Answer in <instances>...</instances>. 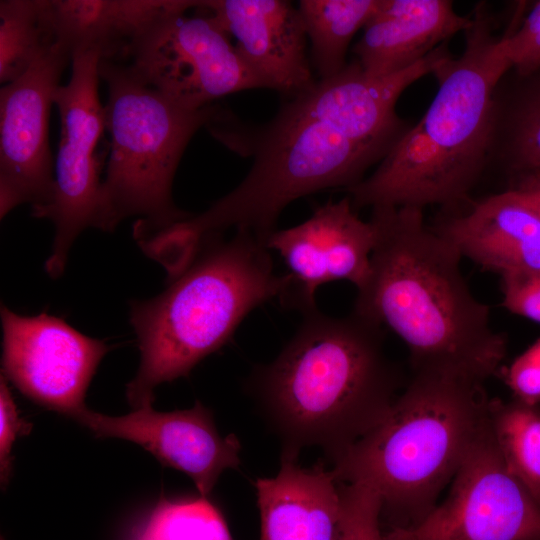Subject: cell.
Returning <instances> with one entry per match:
<instances>
[{
  "label": "cell",
  "instance_id": "6da1fadb",
  "mask_svg": "<svg viewBox=\"0 0 540 540\" xmlns=\"http://www.w3.org/2000/svg\"><path fill=\"white\" fill-rule=\"evenodd\" d=\"M376 229L369 276L353 311L395 333L414 371L485 383L501 374L507 339L471 292L461 256L416 207L372 208Z\"/></svg>",
  "mask_w": 540,
  "mask_h": 540
},
{
  "label": "cell",
  "instance_id": "7a4b0ae2",
  "mask_svg": "<svg viewBox=\"0 0 540 540\" xmlns=\"http://www.w3.org/2000/svg\"><path fill=\"white\" fill-rule=\"evenodd\" d=\"M402 383L381 326L354 311L331 317L317 308L272 362L254 368L246 389L279 439L281 459L297 461L317 446L333 462L382 420Z\"/></svg>",
  "mask_w": 540,
  "mask_h": 540
},
{
  "label": "cell",
  "instance_id": "3957f363",
  "mask_svg": "<svg viewBox=\"0 0 540 540\" xmlns=\"http://www.w3.org/2000/svg\"><path fill=\"white\" fill-rule=\"evenodd\" d=\"M465 47L433 73L437 92L366 179L347 189L353 208L451 207L467 198L495 143L496 87L511 68L494 35V20L477 6Z\"/></svg>",
  "mask_w": 540,
  "mask_h": 540
},
{
  "label": "cell",
  "instance_id": "277c9868",
  "mask_svg": "<svg viewBox=\"0 0 540 540\" xmlns=\"http://www.w3.org/2000/svg\"><path fill=\"white\" fill-rule=\"evenodd\" d=\"M490 403L483 382L414 371L382 420L331 469L338 482L378 493L389 528L414 525L465 461L488 423Z\"/></svg>",
  "mask_w": 540,
  "mask_h": 540
},
{
  "label": "cell",
  "instance_id": "5b68a950",
  "mask_svg": "<svg viewBox=\"0 0 540 540\" xmlns=\"http://www.w3.org/2000/svg\"><path fill=\"white\" fill-rule=\"evenodd\" d=\"M270 252L247 230L229 240L211 235L163 292L131 302L140 350L138 371L126 388L133 409L152 405L158 385L187 376L226 344L253 309L282 298L290 278L274 271Z\"/></svg>",
  "mask_w": 540,
  "mask_h": 540
},
{
  "label": "cell",
  "instance_id": "8992f818",
  "mask_svg": "<svg viewBox=\"0 0 540 540\" xmlns=\"http://www.w3.org/2000/svg\"><path fill=\"white\" fill-rule=\"evenodd\" d=\"M245 147L254 160L243 181L185 221L198 240L235 227L265 241L289 203L324 189L355 186L389 151L354 139L318 82L288 99Z\"/></svg>",
  "mask_w": 540,
  "mask_h": 540
},
{
  "label": "cell",
  "instance_id": "52a82bcc",
  "mask_svg": "<svg viewBox=\"0 0 540 540\" xmlns=\"http://www.w3.org/2000/svg\"><path fill=\"white\" fill-rule=\"evenodd\" d=\"M99 75L107 85L111 141L94 228L113 231L139 216L133 232L139 239L191 217L173 202V179L190 139L218 107L184 109L123 63L101 60Z\"/></svg>",
  "mask_w": 540,
  "mask_h": 540
},
{
  "label": "cell",
  "instance_id": "ba28073f",
  "mask_svg": "<svg viewBox=\"0 0 540 540\" xmlns=\"http://www.w3.org/2000/svg\"><path fill=\"white\" fill-rule=\"evenodd\" d=\"M181 3L147 26L122 62L144 83L187 110L226 95L265 88L230 35L209 13Z\"/></svg>",
  "mask_w": 540,
  "mask_h": 540
},
{
  "label": "cell",
  "instance_id": "9c48e42d",
  "mask_svg": "<svg viewBox=\"0 0 540 540\" xmlns=\"http://www.w3.org/2000/svg\"><path fill=\"white\" fill-rule=\"evenodd\" d=\"M101 58L97 49L76 51L70 80L54 96L61 129L53 193L47 205L31 210L32 216L49 219L55 227L52 252L45 263L52 278L61 276L73 242L96 221L106 155L99 149L106 129L98 94Z\"/></svg>",
  "mask_w": 540,
  "mask_h": 540
},
{
  "label": "cell",
  "instance_id": "30bf717a",
  "mask_svg": "<svg viewBox=\"0 0 540 540\" xmlns=\"http://www.w3.org/2000/svg\"><path fill=\"white\" fill-rule=\"evenodd\" d=\"M384 540H540V503L509 472L489 419L451 481L447 498L421 521L389 528Z\"/></svg>",
  "mask_w": 540,
  "mask_h": 540
},
{
  "label": "cell",
  "instance_id": "8fae6325",
  "mask_svg": "<svg viewBox=\"0 0 540 540\" xmlns=\"http://www.w3.org/2000/svg\"><path fill=\"white\" fill-rule=\"evenodd\" d=\"M72 55L59 44L44 51L0 90V216L18 205H47L55 162L49 146V116L61 75Z\"/></svg>",
  "mask_w": 540,
  "mask_h": 540
},
{
  "label": "cell",
  "instance_id": "7c38bea8",
  "mask_svg": "<svg viewBox=\"0 0 540 540\" xmlns=\"http://www.w3.org/2000/svg\"><path fill=\"white\" fill-rule=\"evenodd\" d=\"M2 375L40 406L74 418L108 351L101 340L47 313L24 316L1 305Z\"/></svg>",
  "mask_w": 540,
  "mask_h": 540
},
{
  "label": "cell",
  "instance_id": "4fadbf2b",
  "mask_svg": "<svg viewBox=\"0 0 540 540\" xmlns=\"http://www.w3.org/2000/svg\"><path fill=\"white\" fill-rule=\"evenodd\" d=\"M376 238L374 224L358 217L349 196L317 207L297 226L274 230L265 245L281 256L290 278L280 301L305 314L317 309L316 291L326 283L345 280L361 288Z\"/></svg>",
  "mask_w": 540,
  "mask_h": 540
},
{
  "label": "cell",
  "instance_id": "5bb4252c",
  "mask_svg": "<svg viewBox=\"0 0 540 540\" xmlns=\"http://www.w3.org/2000/svg\"><path fill=\"white\" fill-rule=\"evenodd\" d=\"M73 419L98 438L140 445L162 465L187 474L202 497L211 492L224 470L241 464L239 439L234 434L221 436L211 411L199 401L186 410L159 412L148 405L122 416L86 407Z\"/></svg>",
  "mask_w": 540,
  "mask_h": 540
},
{
  "label": "cell",
  "instance_id": "9a60e30c",
  "mask_svg": "<svg viewBox=\"0 0 540 540\" xmlns=\"http://www.w3.org/2000/svg\"><path fill=\"white\" fill-rule=\"evenodd\" d=\"M196 8L216 18L265 88L287 99L309 89L313 78L307 34L298 10L287 0H204Z\"/></svg>",
  "mask_w": 540,
  "mask_h": 540
},
{
  "label": "cell",
  "instance_id": "2e32d148",
  "mask_svg": "<svg viewBox=\"0 0 540 540\" xmlns=\"http://www.w3.org/2000/svg\"><path fill=\"white\" fill-rule=\"evenodd\" d=\"M433 230L461 258L500 277L540 271V217L510 189L446 217Z\"/></svg>",
  "mask_w": 540,
  "mask_h": 540
},
{
  "label": "cell",
  "instance_id": "e0dca14e",
  "mask_svg": "<svg viewBox=\"0 0 540 540\" xmlns=\"http://www.w3.org/2000/svg\"><path fill=\"white\" fill-rule=\"evenodd\" d=\"M472 24L449 0H380L353 52L365 73L386 76L416 64Z\"/></svg>",
  "mask_w": 540,
  "mask_h": 540
},
{
  "label": "cell",
  "instance_id": "ac0fdd59",
  "mask_svg": "<svg viewBox=\"0 0 540 540\" xmlns=\"http://www.w3.org/2000/svg\"><path fill=\"white\" fill-rule=\"evenodd\" d=\"M340 484L322 462L307 469L281 459L276 476L254 483L260 540H338L343 520Z\"/></svg>",
  "mask_w": 540,
  "mask_h": 540
},
{
  "label": "cell",
  "instance_id": "d6986e66",
  "mask_svg": "<svg viewBox=\"0 0 540 540\" xmlns=\"http://www.w3.org/2000/svg\"><path fill=\"white\" fill-rule=\"evenodd\" d=\"M181 0H52L56 42L73 57L97 49L122 62L135 38Z\"/></svg>",
  "mask_w": 540,
  "mask_h": 540
},
{
  "label": "cell",
  "instance_id": "ffe728a7",
  "mask_svg": "<svg viewBox=\"0 0 540 540\" xmlns=\"http://www.w3.org/2000/svg\"><path fill=\"white\" fill-rule=\"evenodd\" d=\"M380 0H301V14L320 80L346 67L345 56L356 32L376 12Z\"/></svg>",
  "mask_w": 540,
  "mask_h": 540
},
{
  "label": "cell",
  "instance_id": "44dd1931",
  "mask_svg": "<svg viewBox=\"0 0 540 540\" xmlns=\"http://www.w3.org/2000/svg\"><path fill=\"white\" fill-rule=\"evenodd\" d=\"M56 43L52 0L0 1V82L23 75Z\"/></svg>",
  "mask_w": 540,
  "mask_h": 540
},
{
  "label": "cell",
  "instance_id": "7402d4cb",
  "mask_svg": "<svg viewBox=\"0 0 540 540\" xmlns=\"http://www.w3.org/2000/svg\"><path fill=\"white\" fill-rule=\"evenodd\" d=\"M489 424L507 469L540 503V406L491 399Z\"/></svg>",
  "mask_w": 540,
  "mask_h": 540
},
{
  "label": "cell",
  "instance_id": "603a6c76",
  "mask_svg": "<svg viewBox=\"0 0 540 540\" xmlns=\"http://www.w3.org/2000/svg\"><path fill=\"white\" fill-rule=\"evenodd\" d=\"M138 540H233L224 517L206 498L161 499Z\"/></svg>",
  "mask_w": 540,
  "mask_h": 540
},
{
  "label": "cell",
  "instance_id": "cb8c5ba5",
  "mask_svg": "<svg viewBox=\"0 0 540 540\" xmlns=\"http://www.w3.org/2000/svg\"><path fill=\"white\" fill-rule=\"evenodd\" d=\"M506 156L516 174L540 170V82L519 100L507 119Z\"/></svg>",
  "mask_w": 540,
  "mask_h": 540
},
{
  "label": "cell",
  "instance_id": "d4e9b609",
  "mask_svg": "<svg viewBox=\"0 0 540 540\" xmlns=\"http://www.w3.org/2000/svg\"><path fill=\"white\" fill-rule=\"evenodd\" d=\"M340 487L343 520L338 540H384L378 493L364 483H341Z\"/></svg>",
  "mask_w": 540,
  "mask_h": 540
},
{
  "label": "cell",
  "instance_id": "484cf974",
  "mask_svg": "<svg viewBox=\"0 0 540 540\" xmlns=\"http://www.w3.org/2000/svg\"><path fill=\"white\" fill-rule=\"evenodd\" d=\"M498 45L520 76H533L540 71V1L518 29L498 39Z\"/></svg>",
  "mask_w": 540,
  "mask_h": 540
},
{
  "label": "cell",
  "instance_id": "4316f807",
  "mask_svg": "<svg viewBox=\"0 0 540 540\" xmlns=\"http://www.w3.org/2000/svg\"><path fill=\"white\" fill-rule=\"evenodd\" d=\"M31 424L23 420L13 399L7 379L0 377V476L1 484L9 481L12 449L15 441L30 432Z\"/></svg>",
  "mask_w": 540,
  "mask_h": 540
},
{
  "label": "cell",
  "instance_id": "83f0119b",
  "mask_svg": "<svg viewBox=\"0 0 540 540\" xmlns=\"http://www.w3.org/2000/svg\"><path fill=\"white\" fill-rule=\"evenodd\" d=\"M500 278L502 306L513 314L540 323V271Z\"/></svg>",
  "mask_w": 540,
  "mask_h": 540
},
{
  "label": "cell",
  "instance_id": "f1b7e54d",
  "mask_svg": "<svg viewBox=\"0 0 540 540\" xmlns=\"http://www.w3.org/2000/svg\"><path fill=\"white\" fill-rule=\"evenodd\" d=\"M514 398L531 405L540 404V338L512 364L502 370Z\"/></svg>",
  "mask_w": 540,
  "mask_h": 540
},
{
  "label": "cell",
  "instance_id": "f546056e",
  "mask_svg": "<svg viewBox=\"0 0 540 540\" xmlns=\"http://www.w3.org/2000/svg\"><path fill=\"white\" fill-rule=\"evenodd\" d=\"M540 217V170L517 174L510 188Z\"/></svg>",
  "mask_w": 540,
  "mask_h": 540
},
{
  "label": "cell",
  "instance_id": "4dcf8cb0",
  "mask_svg": "<svg viewBox=\"0 0 540 540\" xmlns=\"http://www.w3.org/2000/svg\"><path fill=\"white\" fill-rule=\"evenodd\" d=\"M1 540H4L3 538H1Z\"/></svg>",
  "mask_w": 540,
  "mask_h": 540
}]
</instances>
